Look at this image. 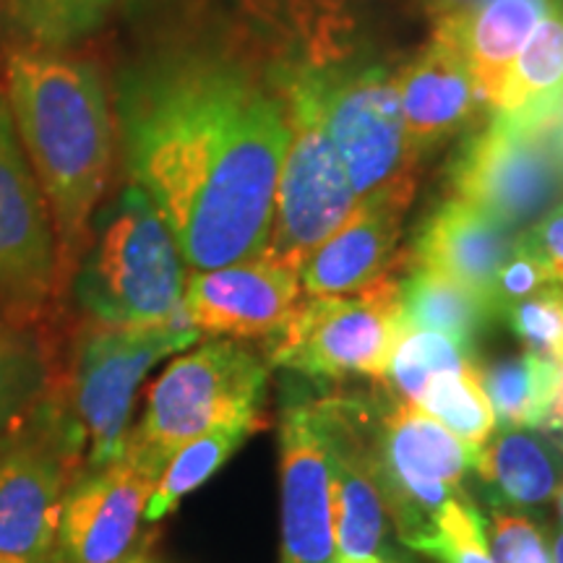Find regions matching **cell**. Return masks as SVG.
<instances>
[{
  "mask_svg": "<svg viewBox=\"0 0 563 563\" xmlns=\"http://www.w3.org/2000/svg\"><path fill=\"white\" fill-rule=\"evenodd\" d=\"M115 129L131 183L167 222L188 272L266 249L290 141L279 66H258L232 40L165 42L118 79Z\"/></svg>",
  "mask_w": 563,
  "mask_h": 563,
  "instance_id": "cell-1",
  "label": "cell"
},
{
  "mask_svg": "<svg viewBox=\"0 0 563 563\" xmlns=\"http://www.w3.org/2000/svg\"><path fill=\"white\" fill-rule=\"evenodd\" d=\"M0 87L51 207L63 285L79 266L110 183L115 118L108 87L91 60L24 42L5 55Z\"/></svg>",
  "mask_w": 563,
  "mask_h": 563,
  "instance_id": "cell-2",
  "label": "cell"
},
{
  "mask_svg": "<svg viewBox=\"0 0 563 563\" xmlns=\"http://www.w3.org/2000/svg\"><path fill=\"white\" fill-rule=\"evenodd\" d=\"M186 279L170 228L133 183L95 214L70 277L87 319L108 327H152L180 316Z\"/></svg>",
  "mask_w": 563,
  "mask_h": 563,
  "instance_id": "cell-3",
  "label": "cell"
},
{
  "mask_svg": "<svg viewBox=\"0 0 563 563\" xmlns=\"http://www.w3.org/2000/svg\"><path fill=\"white\" fill-rule=\"evenodd\" d=\"M269 363L238 340H211L175 357L146 389L133 446L165 464L175 449L224 426L264 431Z\"/></svg>",
  "mask_w": 563,
  "mask_h": 563,
  "instance_id": "cell-4",
  "label": "cell"
},
{
  "mask_svg": "<svg viewBox=\"0 0 563 563\" xmlns=\"http://www.w3.org/2000/svg\"><path fill=\"white\" fill-rule=\"evenodd\" d=\"M87 467V446L63 391L45 397L0 435V555L51 563L63 498Z\"/></svg>",
  "mask_w": 563,
  "mask_h": 563,
  "instance_id": "cell-5",
  "label": "cell"
},
{
  "mask_svg": "<svg viewBox=\"0 0 563 563\" xmlns=\"http://www.w3.org/2000/svg\"><path fill=\"white\" fill-rule=\"evenodd\" d=\"M308 76L357 201L410 209L420 154L407 139L397 79L378 63L308 66Z\"/></svg>",
  "mask_w": 563,
  "mask_h": 563,
  "instance_id": "cell-6",
  "label": "cell"
},
{
  "mask_svg": "<svg viewBox=\"0 0 563 563\" xmlns=\"http://www.w3.org/2000/svg\"><path fill=\"white\" fill-rule=\"evenodd\" d=\"M290 141L274 191L272 230L264 256L298 272L357 207L344 162L336 152L306 66H279Z\"/></svg>",
  "mask_w": 563,
  "mask_h": 563,
  "instance_id": "cell-7",
  "label": "cell"
},
{
  "mask_svg": "<svg viewBox=\"0 0 563 563\" xmlns=\"http://www.w3.org/2000/svg\"><path fill=\"white\" fill-rule=\"evenodd\" d=\"M201 334L186 313L152 327H108L89 321L70 357L63 389L70 418L87 446V467L100 470L123 454L133 399L162 357L188 350Z\"/></svg>",
  "mask_w": 563,
  "mask_h": 563,
  "instance_id": "cell-8",
  "label": "cell"
},
{
  "mask_svg": "<svg viewBox=\"0 0 563 563\" xmlns=\"http://www.w3.org/2000/svg\"><path fill=\"white\" fill-rule=\"evenodd\" d=\"M407 262V253H405ZM342 298H302L282 332L266 340V363L308 378L384 382L405 323L399 313V269Z\"/></svg>",
  "mask_w": 563,
  "mask_h": 563,
  "instance_id": "cell-9",
  "label": "cell"
},
{
  "mask_svg": "<svg viewBox=\"0 0 563 563\" xmlns=\"http://www.w3.org/2000/svg\"><path fill=\"white\" fill-rule=\"evenodd\" d=\"M373 473L386 511L405 545H420L435 532L443 506L462 493L477 449L422 412L415 402L384 394L373 422Z\"/></svg>",
  "mask_w": 563,
  "mask_h": 563,
  "instance_id": "cell-10",
  "label": "cell"
},
{
  "mask_svg": "<svg viewBox=\"0 0 563 563\" xmlns=\"http://www.w3.org/2000/svg\"><path fill=\"white\" fill-rule=\"evenodd\" d=\"M452 196L514 232L530 230L563 196V123L522 125L493 115L449 170Z\"/></svg>",
  "mask_w": 563,
  "mask_h": 563,
  "instance_id": "cell-11",
  "label": "cell"
},
{
  "mask_svg": "<svg viewBox=\"0 0 563 563\" xmlns=\"http://www.w3.org/2000/svg\"><path fill=\"white\" fill-rule=\"evenodd\" d=\"M162 467L152 454L125 441L118 460L84 470L63 498L51 563H129Z\"/></svg>",
  "mask_w": 563,
  "mask_h": 563,
  "instance_id": "cell-12",
  "label": "cell"
},
{
  "mask_svg": "<svg viewBox=\"0 0 563 563\" xmlns=\"http://www.w3.org/2000/svg\"><path fill=\"white\" fill-rule=\"evenodd\" d=\"M60 290L58 238L0 87V308L37 316Z\"/></svg>",
  "mask_w": 563,
  "mask_h": 563,
  "instance_id": "cell-13",
  "label": "cell"
},
{
  "mask_svg": "<svg viewBox=\"0 0 563 563\" xmlns=\"http://www.w3.org/2000/svg\"><path fill=\"white\" fill-rule=\"evenodd\" d=\"M300 300V274L258 253L220 269L188 274L183 313L199 334L272 340Z\"/></svg>",
  "mask_w": 563,
  "mask_h": 563,
  "instance_id": "cell-14",
  "label": "cell"
},
{
  "mask_svg": "<svg viewBox=\"0 0 563 563\" xmlns=\"http://www.w3.org/2000/svg\"><path fill=\"white\" fill-rule=\"evenodd\" d=\"M282 563H336L329 454L313 402H290L279 418Z\"/></svg>",
  "mask_w": 563,
  "mask_h": 563,
  "instance_id": "cell-15",
  "label": "cell"
},
{
  "mask_svg": "<svg viewBox=\"0 0 563 563\" xmlns=\"http://www.w3.org/2000/svg\"><path fill=\"white\" fill-rule=\"evenodd\" d=\"M397 91L407 139L420 157L467 129L485 104L449 21H435L431 42L399 70Z\"/></svg>",
  "mask_w": 563,
  "mask_h": 563,
  "instance_id": "cell-16",
  "label": "cell"
},
{
  "mask_svg": "<svg viewBox=\"0 0 563 563\" xmlns=\"http://www.w3.org/2000/svg\"><path fill=\"white\" fill-rule=\"evenodd\" d=\"M405 207L357 201L347 222L327 238L300 269V287L311 298L355 295L405 262L399 251Z\"/></svg>",
  "mask_w": 563,
  "mask_h": 563,
  "instance_id": "cell-17",
  "label": "cell"
},
{
  "mask_svg": "<svg viewBox=\"0 0 563 563\" xmlns=\"http://www.w3.org/2000/svg\"><path fill=\"white\" fill-rule=\"evenodd\" d=\"M517 243L519 232L452 196L420 224L407 262L446 274L490 300L498 272L514 256Z\"/></svg>",
  "mask_w": 563,
  "mask_h": 563,
  "instance_id": "cell-18",
  "label": "cell"
},
{
  "mask_svg": "<svg viewBox=\"0 0 563 563\" xmlns=\"http://www.w3.org/2000/svg\"><path fill=\"white\" fill-rule=\"evenodd\" d=\"M551 5L553 0H481L464 16L441 19L454 26L464 60L488 108L496 102L511 63Z\"/></svg>",
  "mask_w": 563,
  "mask_h": 563,
  "instance_id": "cell-19",
  "label": "cell"
},
{
  "mask_svg": "<svg viewBox=\"0 0 563 563\" xmlns=\"http://www.w3.org/2000/svg\"><path fill=\"white\" fill-rule=\"evenodd\" d=\"M493 112L522 125L563 123V0H553L511 63Z\"/></svg>",
  "mask_w": 563,
  "mask_h": 563,
  "instance_id": "cell-20",
  "label": "cell"
},
{
  "mask_svg": "<svg viewBox=\"0 0 563 563\" xmlns=\"http://www.w3.org/2000/svg\"><path fill=\"white\" fill-rule=\"evenodd\" d=\"M473 470L496 504L540 506L563 483V452L530 428H501L477 449Z\"/></svg>",
  "mask_w": 563,
  "mask_h": 563,
  "instance_id": "cell-21",
  "label": "cell"
},
{
  "mask_svg": "<svg viewBox=\"0 0 563 563\" xmlns=\"http://www.w3.org/2000/svg\"><path fill=\"white\" fill-rule=\"evenodd\" d=\"M405 269V277H399V313L405 327L443 334L475 352L477 340L496 319L490 300L441 272L410 262Z\"/></svg>",
  "mask_w": 563,
  "mask_h": 563,
  "instance_id": "cell-22",
  "label": "cell"
},
{
  "mask_svg": "<svg viewBox=\"0 0 563 563\" xmlns=\"http://www.w3.org/2000/svg\"><path fill=\"white\" fill-rule=\"evenodd\" d=\"M481 382L496 412V426L543 431L559 384V365L525 350L485 363Z\"/></svg>",
  "mask_w": 563,
  "mask_h": 563,
  "instance_id": "cell-23",
  "label": "cell"
},
{
  "mask_svg": "<svg viewBox=\"0 0 563 563\" xmlns=\"http://www.w3.org/2000/svg\"><path fill=\"white\" fill-rule=\"evenodd\" d=\"M256 433L245 426H224L214 431L196 435L175 449L170 460L162 467L159 481L154 485L150 501H146L144 519L146 525H157L167 514L178 509V504L188 493L201 488L224 462L230 460L238 449L243 446L245 439Z\"/></svg>",
  "mask_w": 563,
  "mask_h": 563,
  "instance_id": "cell-24",
  "label": "cell"
},
{
  "mask_svg": "<svg viewBox=\"0 0 563 563\" xmlns=\"http://www.w3.org/2000/svg\"><path fill=\"white\" fill-rule=\"evenodd\" d=\"M115 0H3L5 19L24 45L66 51L89 37Z\"/></svg>",
  "mask_w": 563,
  "mask_h": 563,
  "instance_id": "cell-25",
  "label": "cell"
},
{
  "mask_svg": "<svg viewBox=\"0 0 563 563\" xmlns=\"http://www.w3.org/2000/svg\"><path fill=\"white\" fill-rule=\"evenodd\" d=\"M418 407L473 449H481L496 431V412L483 389L481 365L431 378L420 394Z\"/></svg>",
  "mask_w": 563,
  "mask_h": 563,
  "instance_id": "cell-26",
  "label": "cell"
},
{
  "mask_svg": "<svg viewBox=\"0 0 563 563\" xmlns=\"http://www.w3.org/2000/svg\"><path fill=\"white\" fill-rule=\"evenodd\" d=\"M470 365H477L475 352L464 350L462 344L443 334L405 327L391 352L384 382H389L391 391H397L407 402L418 405L420 394L431 378L441 373L464 371Z\"/></svg>",
  "mask_w": 563,
  "mask_h": 563,
  "instance_id": "cell-27",
  "label": "cell"
},
{
  "mask_svg": "<svg viewBox=\"0 0 563 563\" xmlns=\"http://www.w3.org/2000/svg\"><path fill=\"white\" fill-rule=\"evenodd\" d=\"M51 389L47 363L32 336L5 329L0 334V435L24 418Z\"/></svg>",
  "mask_w": 563,
  "mask_h": 563,
  "instance_id": "cell-28",
  "label": "cell"
},
{
  "mask_svg": "<svg viewBox=\"0 0 563 563\" xmlns=\"http://www.w3.org/2000/svg\"><path fill=\"white\" fill-rule=\"evenodd\" d=\"M501 319L527 352L551 361L563 363V287L551 285L540 287L538 292L527 295L525 300L506 308Z\"/></svg>",
  "mask_w": 563,
  "mask_h": 563,
  "instance_id": "cell-29",
  "label": "cell"
},
{
  "mask_svg": "<svg viewBox=\"0 0 563 563\" xmlns=\"http://www.w3.org/2000/svg\"><path fill=\"white\" fill-rule=\"evenodd\" d=\"M483 522V514L460 493L443 506L435 519V532L420 551L441 563H496L485 543Z\"/></svg>",
  "mask_w": 563,
  "mask_h": 563,
  "instance_id": "cell-30",
  "label": "cell"
},
{
  "mask_svg": "<svg viewBox=\"0 0 563 563\" xmlns=\"http://www.w3.org/2000/svg\"><path fill=\"white\" fill-rule=\"evenodd\" d=\"M483 530L496 563H553L545 527L527 514L496 509Z\"/></svg>",
  "mask_w": 563,
  "mask_h": 563,
  "instance_id": "cell-31",
  "label": "cell"
},
{
  "mask_svg": "<svg viewBox=\"0 0 563 563\" xmlns=\"http://www.w3.org/2000/svg\"><path fill=\"white\" fill-rule=\"evenodd\" d=\"M551 282L553 279L551 274H548L545 264L527 249L522 241V232H519L517 251H514V256L504 264V269L498 272L496 285H493L490 292V306L493 311H496V319H501V313L509 306H514V302L525 300L527 295L538 292L540 287L551 285Z\"/></svg>",
  "mask_w": 563,
  "mask_h": 563,
  "instance_id": "cell-32",
  "label": "cell"
},
{
  "mask_svg": "<svg viewBox=\"0 0 563 563\" xmlns=\"http://www.w3.org/2000/svg\"><path fill=\"white\" fill-rule=\"evenodd\" d=\"M522 241L545 264L555 285L563 287V201L525 230Z\"/></svg>",
  "mask_w": 563,
  "mask_h": 563,
  "instance_id": "cell-33",
  "label": "cell"
},
{
  "mask_svg": "<svg viewBox=\"0 0 563 563\" xmlns=\"http://www.w3.org/2000/svg\"><path fill=\"white\" fill-rule=\"evenodd\" d=\"M543 431L553 435L551 441L563 452V363L559 365V384H555L553 402H551V410H548Z\"/></svg>",
  "mask_w": 563,
  "mask_h": 563,
  "instance_id": "cell-34",
  "label": "cell"
},
{
  "mask_svg": "<svg viewBox=\"0 0 563 563\" xmlns=\"http://www.w3.org/2000/svg\"><path fill=\"white\" fill-rule=\"evenodd\" d=\"M426 3L435 16V21H441V19L464 16V13L473 11L481 0H426Z\"/></svg>",
  "mask_w": 563,
  "mask_h": 563,
  "instance_id": "cell-35",
  "label": "cell"
},
{
  "mask_svg": "<svg viewBox=\"0 0 563 563\" xmlns=\"http://www.w3.org/2000/svg\"><path fill=\"white\" fill-rule=\"evenodd\" d=\"M551 555H553V563H563V527H561L559 532H555Z\"/></svg>",
  "mask_w": 563,
  "mask_h": 563,
  "instance_id": "cell-36",
  "label": "cell"
},
{
  "mask_svg": "<svg viewBox=\"0 0 563 563\" xmlns=\"http://www.w3.org/2000/svg\"><path fill=\"white\" fill-rule=\"evenodd\" d=\"M336 563H386L382 559H361V561H336Z\"/></svg>",
  "mask_w": 563,
  "mask_h": 563,
  "instance_id": "cell-37",
  "label": "cell"
},
{
  "mask_svg": "<svg viewBox=\"0 0 563 563\" xmlns=\"http://www.w3.org/2000/svg\"><path fill=\"white\" fill-rule=\"evenodd\" d=\"M555 498H559V509H561V514H563V483H561L559 493H555Z\"/></svg>",
  "mask_w": 563,
  "mask_h": 563,
  "instance_id": "cell-38",
  "label": "cell"
},
{
  "mask_svg": "<svg viewBox=\"0 0 563 563\" xmlns=\"http://www.w3.org/2000/svg\"><path fill=\"white\" fill-rule=\"evenodd\" d=\"M0 563H21V561H13V559H5V555H0Z\"/></svg>",
  "mask_w": 563,
  "mask_h": 563,
  "instance_id": "cell-39",
  "label": "cell"
},
{
  "mask_svg": "<svg viewBox=\"0 0 563 563\" xmlns=\"http://www.w3.org/2000/svg\"><path fill=\"white\" fill-rule=\"evenodd\" d=\"M5 329H9V327H5V321H3V316H0V334H3V332H5Z\"/></svg>",
  "mask_w": 563,
  "mask_h": 563,
  "instance_id": "cell-40",
  "label": "cell"
},
{
  "mask_svg": "<svg viewBox=\"0 0 563 563\" xmlns=\"http://www.w3.org/2000/svg\"><path fill=\"white\" fill-rule=\"evenodd\" d=\"M129 563H154V561H146V559H133V561H129Z\"/></svg>",
  "mask_w": 563,
  "mask_h": 563,
  "instance_id": "cell-41",
  "label": "cell"
}]
</instances>
